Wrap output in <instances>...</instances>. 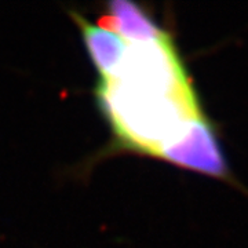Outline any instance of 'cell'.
Returning a JSON list of instances; mask_svg holds the SVG:
<instances>
[{"mask_svg":"<svg viewBox=\"0 0 248 248\" xmlns=\"http://www.w3.org/2000/svg\"><path fill=\"white\" fill-rule=\"evenodd\" d=\"M156 156L181 167L215 177L225 174L221 152L205 119L189 125L178 138L163 146Z\"/></svg>","mask_w":248,"mask_h":248,"instance_id":"2","label":"cell"},{"mask_svg":"<svg viewBox=\"0 0 248 248\" xmlns=\"http://www.w3.org/2000/svg\"><path fill=\"white\" fill-rule=\"evenodd\" d=\"M98 25L115 32L127 45L148 43L167 35L155 24L146 11L125 0L109 3L107 14L98 21Z\"/></svg>","mask_w":248,"mask_h":248,"instance_id":"3","label":"cell"},{"mask_svg":"<svg viewBox=\"0 0 248 248\" xmlns=\"http://www.w3.org/2000/svg\"><path fill=\"white\" fill-rule=\"evenodd\" d=\"M97 97L120 143L152 156L204 119L193 90L167 91L101 80Z\"/></svg>","mask_w":248,"mask_h":248,"instance_id":"1","label":"cell"},{"mask_svg":"<svg viewBox=\"0 0 248 248\" xmlns=\"http://www.w3.org/2000/svg\"><path fill=\"white\" fill-rule=\"evenodd\" d=\"M75 19L80 28L90 58L99 72L101 80L113 78L123 61L128 45L107 28L99 27L98 24L94 25L80 16H75Z\"/></svg>","mask_w":248,"mask_h":248,"instance_id":"4","label":"cell"}]
</instances>
